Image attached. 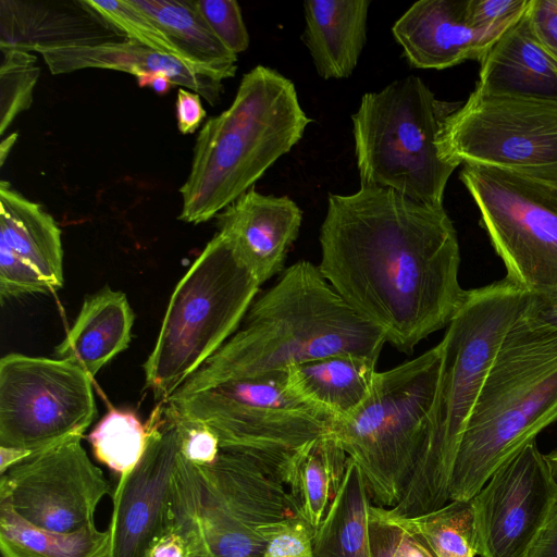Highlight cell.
<instances>
[{
	"instance_id": "d590c367",
	"label": "cell",
	"mask_w": 557,
	"mask_h": 557,
	"mask_svg": "<svg viewBox=\"0 0 557 557\" xmlns=\"http://www.w3.org/2000/svg\"><path fill=\"white\" fill-rule=\"evenodd\" d=\"M529 4L530 0H467L466 18L473 29L498 38Z\"/></svg>"
},
{
	"instance_id": "d6986e66",
	"label": "cell",
	"mask_w": 557,
	"mask_h": 557,
	"mask_svg": "<svg viewBox=\"0 0 557 557\" xmlns=\"http://www.w3.org/2000/svg\"><path fill=\"white\" fill-rule=\"evenodd\" d=\"M34 51L41 54L54 75L84 69L122 71L136 77L162 74L175 86L197 92L211 106L220 100L225 79L213 69L183 62L131 39L37 47Z\"/></svg>"
},
{
	"instance_id": "44dd1931",
	"label": "cell",
	"mask_w": 557,
	"mask_h": 557,
	"mask_svg": "<svg viewBox=\"0 0 557 557\" xmlns=\"http://www.w3.org/2000/svg\"><path fill=\"white\" fill-rule=\"evenodd\" d=\"M479 61L475 89L492 95L557 100V63L535 38L527 11Z\"/></svg>"
},
{
	"instance_id": "277c9868",
	"label": "cell",
	"mask_w": 557,
	"mask_h": 557,
	"mask_svg": "<svg viewBox=\"0 0 557 557\" xmlns=\"http://www.w3.org/2000/svg\"><path fill=\"white\" fill-rule=\"evenodd\" d=\"M557 421V329L528 314L505 336L457 447L449 502L470 500L492 474Z\"/></svg>"
},
{
	"instance_id": "8d00e7d4",
	"label": "cell",
	"mask_w": 557,
	"mask_h": 557,
	"mask_svg": "<svg viewBox=\"0 0 557 557\" xmlns=\"http://www.w3.org/2000/svg\"><path fill=\"white\" fill-rule=\"evenodd\" d=\"M313 529L299 515L271 539L260 557H313Z\"/></svg>"
},
{
	"instance_id": "9a60e30c",
	"label": "cell",
	"mask_w": 557,
	"mask_h": 557,
	"mask_svg": "<svg viewBox=\"0 0 557 557\" xmlns=\"http://www.w3.org/2000/svg\"><path fill=\"white\" fill-rule=\"evenodd\" d=\"M557 481L535 441L500 466L471 499L480 557H524L540 531Z\"/></svg>"
},
{
	"instance_id": "9c48e42d",
	"label": "cell",
	"mask_w": 557,
	"mask_h": 557,
	"mask_svg": "<svg viewBox=\"0 0 557 557\" xmlns=\"http://www.w3.org/2000/svg\"><path fill=\"white\" fill-rule=\"evenodd\" d=\"M177 419L210 430L221 450L244 455L286 486L299 450L333 419L295 396L286 371L230 381L164 401Z\"/></svg>"
},
{
	"instance_id": "30bf717a",
	"label": "cell",
	"mask_w": 557,
	"mask_h": 557,
	"mask_svg": "<svg viewBox=\"0 0 557 557\" xmlns=\"http://www.w3.org/2000/svg\"><path fill=\"white\" fill-rule=\"evenodd\" d=\"M460 180L506 277L534 295L557 293V182L470 164Z\"/></svg>"
},
{
	"instance_id": "d4e9b609",
	"label": "cell",
	"mask_w": 557,
	"mask_h": 557,
	"mask_svg": "<svg viewBox=\"0 0 557 557\" xmlns=\"http://www.w3.org/2000/svg\"><path fill=\"white\" fill-rule=\"evenodd\" d=\"M371 494L359 466L348 457L342 482L314 531L313 557H372L369 535Z\"/></svg>"
},
{
	"instance_id": "836d02e7",
	"label": "cell",
	"mask_w": 557,
	"mask_h": 557,
	"mask_svg": "<svg viewBox=\"0 0 557 557\" xmlns=\"http://www.w3.org/2000/svg\"><path fill=\"white\" fill-rule=\"evenodd\" d=\"M369 535L372 557H436L418 533L379 505L369 509Z\"/></svg>"
},
{
	"instance_id": "83f0119b",
	"label": "cell",
	"mask_w": 557,
	"mask_h": 557,
	"mask_svg": "<svg viewBox=\"0 0 557 557\" xmlns=\"http://www.w3.org/2000/svg\"><path fill=\"white\" fill-rule=\"evenodd\" d=\"M153 20L171 40L196 64L225 76L236 73L237 55L213 34L189 0H128Z\"/></svg>"
},
{
	"instance_id": "5bb4252c",
	"label": "cell",
	"mask_w": 557,
	"mask_h": 557,
	"mask_svg": "<svg viewBox=\"0 0 557 557\" xmlns=\"http://www.w3.org/2000/svg\"><path fill=\"white\" fill-rule=\"evenodd\" d=\"M81 435L33 454L0 478V502L29 523L72 533L95 524L111 483L82 445Z\"/></svg>"
},
{
	"instance_id": "cb8c5ba5",
	"label": "cell",
	"mask_w": 557,
	"mask_h": 557,
	"mask_svg": "<svg viewBox=\"0 0 557 557\" xmlns=\"http://www.w3.org/2000/svg\"><path fill=\"white\" fill-rule=\"evenodd\" d=\"M376 362L357 355H334L289 367L286 385L300 400L334 421L351 414L368 397Z\"/></svg>"
},
{
	"instance_id": "d6a6232c",
	"label": "cell",
	"mask_w": 557,
	"mask_h": 557,
	"mask_svg": "<svg viewBox=\"0 0 557 557\" xmlns=\"http://www.w3.org/2000/svg\"><path fill=\"white\" fill-rule=\"evenodd\" d=\"M1 49L0 64V135L14 119L28 109L33 90L39 77L37 58L29 51L14 48Z\"/></svg>"
},
{
	"instance_id": "4fadbf2b",
	"label": "cell",
	"mask_w": 557,
	"mask_h": 557,
	"mask_svg": "<svg viewBox=\"0 0 557 557\" xmlns=\"http://www.w3.org/2000/svg\"><path fill=\"white\" fill-rule=\"evenodd\" d=\"M92 379L77 364L9 354L0 360V446L33 454L81 435L97 412Z\"/></svg>"
},
{
	"instance_id": "ba28073f",
	"label": "cell",
	"mask_w": 557,
	"mask_h": 557,
	"mask_svg": "<svg viewBox=\"0 0 557 557\" xmlns=\"http://www.w3.org/2000/svg\"><path fill=\"white\" fill-rule=\"evenodd\" d=\"M442 362L440 343L393 369L376 372L364 401L333 421L330 434L361 469L371 499L392 508L418 462Z\"/></svg>"
},
{
	"instance_id": "5b68a950",
	"label": "cell",
	"mask_w": 557,
	"mask_h": 557,
	"mask_svg": "<svg viewBox=\"0 0 557 557\" xmlns=\"http://www.w3.org/2000/svg\"><path fill=\"white\" fill-rule=\"evenodd\" d=\"M309 123L292 81L263 65L244 74L231 106L198 133L178 219L215 218L292 150Z\"/></svg>"
},
{
	"instance_id": "f546056e",
	"label": "cell",
	"mask_w": 557,
	"mask_h": 557,
	"mask_svg": "<svg viewBox=\"0 0 557 557\" xmlns=\"http://www.w3.org/2000/svg\"><path fill=\"white\" fill-rule=\"evenodd\" d=\"M397 519L418 533L436 557H475L478 555L475 518L471 499L450 500L431 512Z\"/></svg>"
},
{
	"instance_id": "4dcf8cb0",
	"label": "cell",
	"mask_w": 557,
	"mask_h": 557,
	"mask_svg": "<svg viewBox=\"0 0 557 557\" xmlns=\"http://www.w3.org/2000/svg\"><path fill=\"white\" fill-rule=\"evenodd\" d=\"M87 440L96 459L122 475L141 459L148 431L134 412L111 408Z\"/></svg>"
},
{
	"instance_id": "60d3db41",
	"label": "cell",
	"mask_w": 557,
	"mask_h": 557,
	"mask_svg": "<svg viewBox=\"0 0 557 557\" xmlns=\"http://www.w3.org/2000/svg\"><path fill=\"white\" fill-rule=\"evenodd\" d=\"M524 557H557V493Z\"/></svg>"
},
{
	"instance_id": "7a4b0ae2",
	"label": "cell",
	"mask_w": 557,
	"mask_h": 557,
	"mask_svg": "<svg viewBox=\"0 0 557 557\" xmlns=\"http://www.w3.org/2000/svg\"><path fill=\"white\" fill-rule=\"evenodd\" d=\"M384 332L358 314L324 278L318 265L300 260L253 300L243 327L172 396L251 379L334 355L377 362Z\"/></svg>"
},
{
	"instance_id": "f35d334b",
	"label": "cell",
	"mask_w": 557,
	"mask_h": 557,
	"mask_svg": "<svg viewBox=\"0 0 557 557\" xmlns=\"http://www.w3.org/2000/svg\"><path fill=\"white\" fill-rule=\"evenodd\" d=\"M527 15L539 44L557 63V0H530Z\"/></svg>"
},
{
	"instance_id": "74e56055",
	"label": "cell",
	"mask_w": 557,
	"mask_h": 557,
	"mask_svg": "<svg viewBox=\"0 0 557 557\" xmlns=\"http://www.w3.org/2000/svg\"><path fill=\"white\" fill-rule=\"evenodd\" d=\"M173 417L181 430L182 455L196 466H207L215 461L221 453L216 436L205 426L190 424Z\"/></svg>"
},
{
	"instance_id": "52a82bcc",
	"label": "cell",
	"mask_w": 557,
	"mask_h": 557,
	"mask_svg": "<svg viewBox=\"0 0 557 557\" xmlns=\"http://www.w3.org/2000/svg\"><path fill=\"white\" fill-rule=\"evenodd\" d=\"M259 286L218 232L173 290L144 363L145 385L159 403L166 401L235 334Z\"/></svg>"
},
{
	"instance_id": "7bdbcfd3",
	"label": "cell",
	"mask_w": 557,
	"mask_h": 557,
	"mask_svg": "<svg viewBox=\"0 0 557 557\" xmlns=\"http://www.w3.org/2000/svg\"><path fill=\"white\" fill-rule=\"evenodd\" d=\"M32 455L33 453L29 450L0 446V473L3 474Z\"/></svg>"
},
{
	"instance_id": "7402d4cb",
	"label": "cell",
	"mask_w": 557,
	"mask_h": 557,
	"mask_svg": "<svg viewBox=\"0 0 557 557\" xmlns=\"http://www.w3.org/2000/svg\"><path fill=\"white\" fill-rule=\"evenodd\" d=\"M369 0H308L304 2L307 46L324 79L349 77L367 39Z\"/></svg>"
},
{
	"instance_id": "1f68e13d",
	"label": "cell",
	"mask_w": 557,
	"mask_h": 557,
	"mask_svg": "<svg viewBox=\"0 0 557 557\" xmlns=\"http://www.w3.org/2000/svg\"><path fill=\"white\" fill-rule=\"evenodd\" d=\"M79 2L107 26H112L127 39L194 64L153 20L131 4L128 0H85Z\"/></svg>"
},
{
	"instance_id": "7c38bea8",
	"label": "cell",
	"mask_w": 557,
	"mask_h": 557,
	"mask_svg": "<svg viewBox=\"0 0 557 557\" xmlns=\"http://www.w3.org/2000/svg\"><path fill=\"white\" fill-rule=\"evenodd\" d=\"M196 469L209 557H260L300 515L288 487L244 455L221 450L215 461Z\"/></svg>"
},
{
	"instance_id": "e575fe53",
	"label": "cell",
	"mask_w": 557,
	"mask_h": 557,
	"mask_svg": "<svg viewBox=\"0 0 557 557\" xmlns=\"http://www.w3.org/2000/svg\"><path fill=\"white\" fill-rule=\"evenodd\" d=\"M218 39L234 54L247 50L249 34L235 0H189Z\"/></svg>"
},
{
	"instance_id": "e0dca14e",
	"label": "cell",
	"mask_w": 557,
	"mask_h": 557,
	"mask_svg": "<svg viewBox=\"0 0 557 557\" xmlns=\"http://www.w3.org/2000/svg\"><path fill=\"white\" fill-rule=\"evenodd\" d=\"M61 230L37 202L0 183V297L50 293L62 287Z\"/></svg>"
},
{
	"instance_id": "6da1fadb",
	"label": "cell",
	"mask_w": 557,
	"mask_h": 557,
	"mask_svg": "<svg viewBox=\"0 0 557 557\" xmlns=\"http://www.w3.org/2000/svg\"><path fill=\"white\" fill-rule=\"evenodd\" d=\"M319 240L324 278L399 351L447 326L465 301L444 206L376 187L330 194Z\"/></svg>"
},
{
	"instance_id": "2e32d148",
	"label": "cell",
	"mask_w": 557,
	"mask_h": 557,
	"mask_svg": "<svg viewBox=\"0 0 557 557\" xmlns=\"http://www.w3.org/2000/svg\"><path fill=\"white\" fill-rule=\"evenodd\" d=\"M146 450L112 493L109 557H148L166 527L171 480L181 449V430L160 401L146 423Z\"/></svg>"
},
{
	"instance_id": "bcb514c9",
	"label": "cell",
	"mask_w": 557,
	"mask_h": 557,
	"mask_svg": "<svg viewBox=\"0 0 557 557\" xmlns=\"http://www.w3.org/2000/svg\"><path fill=\"white\" fill-rule=\"evenodd\" d=\"M546 459L550 466L554 478L557 481V449L546 455Z\"/></svg>"
},
{
	"instance_id": "603a6c76",
	"label": "cell",
	"mask_w": 557,
	"mask_h": 557,
	"mask_svg": "<svg viewBox=\"0 0 557 557\" xmlns=\"http://www.w3.org/2000/svg\"><path fill=\"white\" fill-rule=\"evenodd\" d=\"M134 312L126 295L106 286L88 296L55 357L81 367L91 379L132 339Z\"/></svg>"
},
{
	"instance_id": "8fae6325",
	"label": "cell",
	"mask_w": 557,
	"mask_h": 557,
	"mask_svg": "<svg viewBox=\"0 0 557 557\" xmlns=\"http://www.w3.org/2000/svg\"><path fill=\"white\" fill-rule=\"evenodd\" d=\"M442 157L557 182V100L474 88L446 120Z\"/></svg>"
},
{
	"instance_id": "ffe728a7",
	"label": "cell",
	"mask_w": 557,
	"mask_h": 557,
	"mask_svg": "<svg viewBox=\"0 0 557 557\" xmlns=\"http://www.w3.org/2000/svg\"><path fill=\"white\" fill-rule=\"evenodd\" d=\"M467 0H420L394 24V38L416 69L443 70L480 60L499 38L473 29L466 18Z\"/></svg>"
},
{
	"instance_id": "ab89813d",
	"label": "cell",
	"mask_w": 557,
	"mask_h": 557,
	"mask_svg": "<svg viewBox=\"0 0 557 557\" xmlns=\"http://www.w3.org/2000/svg\"><path fill=\"white\" fill-rule=\"evenodd\" d=\"M175 110L177 127L182 134H191L197 131L207 114L200 95L185 88L177 90Z\"/></svg>"
},
{
	"instance_id": "3957f363",
	"label": "cell",
	"mask_w": 557,
	"mask_h": 557,
	"mask_svg": "<svg viewBox=\"0 0 557 557\" xmlns=\"http://www.w3.org/2000/svg\"><path fill=\"white\" fill-rule=\"evenodd\" d=\"M533 294L509 278L467 290L440 342L442 362L424 443L401 499L387 515L408 518L449 502L459 440L484 379L509 330L528 311Z\"/></svg>"
},
{
	"instance_id": "8992f818",
	"label": "cell",
	"mask_w": 557,
	"mask_h": 557,
	"mask_svg": "<svg viewBox=\"0 0 557 557\" xmlns=\"http://www.w3.org/2000/svg\"><path fill=\"white\" fill-rule=\"evenodd\" d=\"M460 104L437 99L418 76L364 94L351 116L360 187L443 206L447 182L459 165L442 157L437 141Z\"/></svg>"
},
{
	"instance_id": "ee69618b",
	"label": "cell",
	"mask_w": 557,
	"mask_h": 557,
	"mask_svg": "<svg viewBox=\"0 0 557 557\" xmlns=\"http://www.w3.org/2000/svg\"><path fill=\"white\" fill-rule=\"evenodd\" d=\"M139 87H150L160 96L166 95L173 86L172 81L162 74H145L137 77Z\"/></svg>"
},
{
	"instance_id": "f1b7e54d",
	"label": "cell",
	"mask_w": 557,
	"mask_h": 557,
	"mask_svg": "<svg viewBox=\"0 0 557 557\" xmlns=\"http://www.w3.org/2000/svg\"><path fill=\"white\" fill-rule=\"evenodd\" d=\"M86 26L96 24L86 25L76 14L38 8L35 3L0 1V48L32 52L37 47L106 40Z\"/></svg>"
},
{
	"instance_id": "4316f807",
	"label": "cell",
	"mask_w": 557,
	"mask_h": 557,
	"mask_svg": "<svg viewBox=\"0 0 557 557\" xmlns=\"http://www.w3.org/2000/svg\"><path fill=\"white\" fill-rule=\"evenodd\" d=\"M2 557H109L110 532L96 525L72 533L38 528L0 502Z\"/></svg>"
},
{
	"instance_id": "ac0fdd59",
	"label": "cell",
	"mask_w": 557,
	"mask_h": 557,
	"mask_svg": "<svg viewBox=\"0 0 557 557\" xmlns=\"http://www.w3.org/2000/svg\"><path fill=\"white\" fill-rule=\"evenodd\" d=\"M215 218L218 232L261 285L284 269L300 231L302 212L287 196L263 195L250 188Z\"/></svg>"
},
{
	"instance_id": "b9f144b4",
	"label": "cell",
	"mask_w": 557,
	"mask_h": 557,
	"mask_svg": "<svg viewBox=\"0 0 557 557\" xmlns=\"http://www.w3.org/2000/svg\"><path fill=\"white\" fill-rule=\"evenodd\" d=\"M528 314L545 325L557 329V293L547 295L533 294Z\"/></svg>"
},
{
	"instance_id": "f6af8a7d",
	"label": "cell",
	"mask_w": 557,
	"mask_h": 557,
	"mask_svg": "<svg viewBox=\"0 0 557 557\" xmlns=\"http://www.w3.org/2000/svg\"><path fill=\"white\" fill-rule=\"evenodd\" d=\"M16 139H17L16 133H12L7 138L2 139L1 145H0V164L1 165L4 164V161H5L9 152L13 148Z\"/></svg>"
},
{
	"instance_id": "484cf974",
	"label": "cell",
	"mask_w": 557,
	"mask_h": 557,
	"mask_svg": "<svg viewBox=\"0 0 557 557\" xmlns=\"http://www.w3.org/2000/svg\"><path fill=\"white\" fill-rule=\"evenodd\" d=\"M348 456L330 433L309 442L294 458L288 490L315 531L342 482Z\"/></svg>"
}]
</instances>
